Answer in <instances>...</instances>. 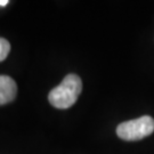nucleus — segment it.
Listing matches in <instances>:
<instances>
[{
	"label": "nucleus",
	"mask_w": 154,
	"mask_h": 154,
	"mask_svg": "<svg viewBox=\"0 0 154 154\" xmlns=\"http://www.w3.org/2000/svg\"><path fill=\"white\" fill-rule=\"evenodd\" d=\"M8 0H0V7H5V6L8 5Z\"/></svg>",
	"instance_id": "nucleus-5"
},
{
	"label": "nucleus",
	"mask_w": 154,
	"mask_h": 154,
	"mask_svg": "<svg viewBox=\"0 0 154 154\" xmlns=\"http://www.w3.org/2000/svg\"><path fill=\"white\" fill-rule=\"evenodd\" d=\"M17 85L8 75H0V105L11 103L16 98Z\"/></svg>",
	"instance_id": "nucleus-3"
},
{
	"label": "nucleus",
	"mask_w": 154,
	"mask_h": 154,
	"mask_svg": "<svg viewBox=\"0 0 154 154\" xmlns=\"http://www.w3.org/2000/svg\"><path fill=\"white\" fill-rule=\"evenodd\" d=\"M11 51V44L4 38H0V62L5 61Z\"/></svg>",
	"instance_id": "nucleus-4"
},
{
	"label": "nucleus",
	"mask_w": 154,
	"mask_h": 154,
	"mask_svg": "<svg viewBox=\"0 0 154 154\" xmlns=\"http://www.w3.org/2000/svg\"><path fill=\"white\" fill-rule=\"evenodd\" d=\"M153 131L154 119L149 116H144L135 120L122 122L116 127V135L127 142L140 140L152 135Z\"/></svg>",
	"instance_id": "nucleus-2"
},
{
	"label": "nucleus",
	"mask_w": 154,
	"mask_h": 154,
	"mask_svg": "<svg viewBox=\"0 0 154 154\" xmlns=\"http://www.w3.org/2000/svg\"><path fill=\"white\" fill-rule=\"evenodd\" d=\"M82 91V81L77 74H67L62 82L50 90L48 95L49 103L56 109H69L75 104Z\"/></svg>",
	"instance_id": "nucleus-1"
}]
</instances>
